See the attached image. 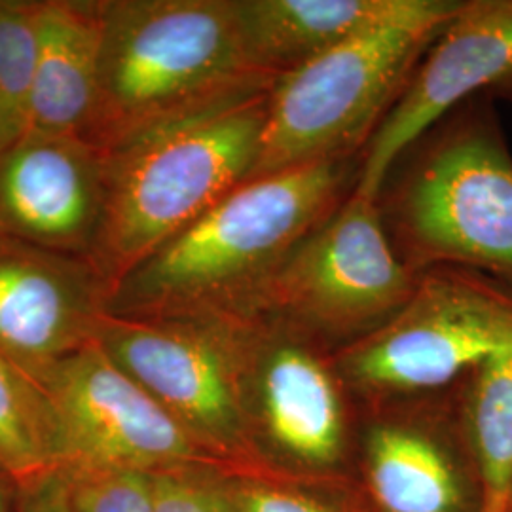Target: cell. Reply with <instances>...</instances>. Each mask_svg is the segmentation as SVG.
<instances>
[{"label": "cell", "mask_w": 512, "mask_h": 512, "mask_svg": "<svg viewBox=\"0 0 512 512\" xmlns=\"http://www.w3.org/2000/svg\"><path fill=\"white\" fill-rule=\"evenodd\" d=\"M512 512V511H511Z\"/></svg>", "instance_id": "cell-25"}, {"label": "cell", "mask_w": 512, "mask_h": 512, "mask_svg": "<svg viewBox=\"0 0 512 512\" xmlns=\"http://www.w3.org/2000/svg\"><path fill=\"white\" fill-rule=\"evenodd\" d=\"M65 484L74 512H158L143 471L73 467Z\"/></svg>", "instance_id": "cell-20"}, {"label": "cell", "mask_w": 512, "mask_h": 512, "mask_svg": "<svg viewBox=\"0 0 512 512\" xmlns=\"http://www.w3.org/2000/svg\"><path fill=\"white\" fill-rule=\"evenodd\" d=\"M505 353H512L511 289L444 266L418 275L403 310L344 349L338 368L368 393H420Z\"/></svg>", "instance_id": "cell-6"}, {"label": "cell", "mask_w": 512, "mask_h": 512, "mask_svg": "<svg viewBox=\"0 0 512 512\" xmlns=\"http://www.w3.org/2000/svg\"><path fill=\"white\" fill-rule=\"evenodd\" d=\"M107 287L84 258L0 238V353L38 376L95 340Z\"/></svg>", "instance_id": "cell-12"}, {"label": "cell", "mask_w": 512, "mask_h": 512, "mask_svg": "<svg viewBox=\"0 0 512 512\" xmlns=\"http://www.w3.org/2000/svg\"><path fill=\"white\" fill-rule=\"evenodd\" d=\"M95 342L200 444L247 437L239 319H143L103 313Z\"/></svg>", "instance_id": "cell-8"}, {"label": "cell", "mask_w": 512, "mask_h": 512, "mask_svg": "<svg viewBox=\"0 0 512 512\" xmlns=\"http://www.w3.org/2000/svg\"><path fill=\"white\" fill-rule=\"evenodd\" d=\"M37 38L29 133L84 139L97 101L99 2H38Z\"/></svg>", "instance_id": "cell-15"}, {"label": "cell", "mask_w": 512, "mask_h": 512, "mask_svg": "<svg viewBox=\"0 0 512 512\" xmlns=\"http://www.w3.org/2000/svg\"><path fill=\"white\" fill-rule=\"evenodd\" d=\"M461 6L427 0L416 14L366 29L279 76L251 177L359 158Z\"/></svg>", "instance_id": "cell-5"}, {"label": "cell", "mask_w": 512, "mask_h": 512, "mask_svg": "<svg viewBox=\"0 0 512 512\" xmlns=\"http://www.w3.org/2000/svg\"><path fill=\"white\" fill-rule=\"evenodd\" d=\"M478 95L512 107V0H463L368 141L355 192L378 200L404 154Z\"/></svg>", "instance_id": "cell-10"}, {"label": "cell", "mask_w": 512, "mask_h": 512, "mask_svg": "<svg viewBox=\"0 0 512 512\" xmlns=\"http://www.w3.org/2000/svg\"><path fill=\"white\" fill-rule=\"evenodd\" d=\"M99 14L97 101L84 139L101 152L177 110L274 78L247 59L236 0H105Z\"/></svg>", "instance_id": "cell-4"}, {"label": "cell", "mask_w": 512, "mask_h": 512, "mask_svg": "<svg viewBox=\"0 0 512 512\" xmlns=\"http://www.w3.org/2000/svg\"><path fill=\"white\" fill-rule=\"evenodd\" d=\"M368 482L385 512H465L467 505L452 459L435 440L404 425L372 429Z\"/></svg>", "instance_id": "cell-16"}, {"label": "cell", "mask_w": 512, "mask_h": 512, "mask_svg": "<svg viewBox=\"0 0 512 512\" xmlns=\"http://www.w3.org/2000/svg\"><path fill=\"white\" fill-rule=\"evenodd\" d=\"M148 475L158 512H239L230 494L198 478L177 471Z\"/></svg>", "instance_id": "cell-21"}, {"label": "cell", "mask_w": 512, "mask_h": 512, "mask_svg": "<svg viewBox=\"0 0 512 512\" xmlns=\"http://www.w3.org/2000/svg\"><path fill=\"white\" fill-rule=\"evenodd\" d=\"M37 10L33 0H0V154L31 129Z\"/></svg>", "instance_id": "cell-19"}, {"label": "cell", "mask_w": 512, "mask_h": 512, "mask_svg": "<svg viewBox=\"0 0 512 512\" xmlns=\"http://www.w3.org/2000/svg\"><path fill=\"white\" fill-rule=\"evenodd\" d=\"M463 425L478 476V512L512 511V353L469 370Z\"/></svg>", "instance_id": "cell-17"}, {"label": "cell", "mask_w": 512, "mask_h": 512, "mask_svg": "<svg viewBox=\"0 0 512 512\" xmlns=\"http://www.w3.org/2000/svg\"><path fill=\"white\" fill-rule=\"evenodd\" d=\"M0 512H6V499H4L2 490H0Z\"/></svg>", "instance_id": "cell-24"}, {"label": "cell", "mask_w": 512, "mask_h": 512, "mask_svg": "<svg viewBox=\"0 0 512 512\" xmlns=\"http://www.w3.org/2000/svg\"><path fill=\"white\" fill-rule=\"evenodd\" d=\"M54 414L61 458L73 467L173 471L200 442L95 340L37 378Z\"/></svg>", "instance_id": "cell-9"}, {"label": "cell", "mask_w": 512, "mask_h": 512, "mask_svg": "<svg viewBox=\"0 0 512 512\" xmlns=\"http://www.w3.org/2000/svg\"><path fill=\"white\" fill-rule=\"evenodd\" d=\"M38 495L40 497L37 505L33 507V512H74L65 480H61L59 484H54L50 488H44V492Z\"/></svg>", "instance_id": "cell-23"}, {"label": "cell", "mask_w": 512, "mask_h": 512, "mask_svg": "<svg viewBox=\"0 0 512 512\" xmlns=\"http://www.w3.org/2000/svg\"><path fill=\"white\" fill-rule=\"evenodd\" d=\"M277 78H256L137 129L105 156L88 255L110 289L255 171Z\"/></svg>", "instance_id": "cell-2"}, {"label": "cell", "mask_w": 512, "mask_h": 512, "mask_svg": "<svg viewBox=\"0 0 512 512\" xmlns=\"http://www.w3.org/2000/svg\"><path fill=\"white\" fill-rule=\"evenodd\" d=\"M105 200V156L73 135L27 133L0 154V228L88 262Z\"/></svg>", "instance_id": "cell-11"}, {"label": "cell", "mask_w": 512, "mask_h": 512, "mask_svg": "<svg viewBox=\"0 0 512 512\" xmlns=\"http://www.w3.org/2000/svg\"><path fill=\"white\" fill-rule=\"evenodd\" d=\"M239 512H332L306 495L279 488L247 484L228 492Z\"/></svg>", "instance_id": "cell-22"}, {"label": "cell", "mask_w": 512, "mask_h": 512, "mask_svg": "<svg viewBox=\"0 0 512 512\" xmlns=\"http://www.w3.org/2000/svg\"><path fill=\"white\" fill-rule=\"evenodd\" d=\"M416 283L385 232L378 202L353 190L294 249L249 317H270L308 336L365 338L403 310Z\"/></svg>", "instance_id": "cell-7"}, {"label": "cell", "mask_w": 512, "mask_h": 512, "mask_svg": "<svg viewBox=\"0 0 512 512\" xmlns=\"http://www.w3.org/2000/svg\"><path fill=\"white\" fill-rule=\"evenodd\" d=\"M247 414L306 463L336 461L346 433L342 393L308 334L270 317L239 319Z\"/></svg>", "instance_id": "cell-13"}, {"label": "cell", "mask_w": 512, "mask_h": 512, "mask_svg": "<svg viewBox=\"0 0 512 512\" xmlns=\"http://www.w3.org/2000/svg\"><path fill=\"white\" fill-rule=\"evenodd\" d=\"M59 458L54 414L42 387L0 353V467L31 476Z\"/></svg>", "instance_id": "cell-18"}, {"label": "cell", "mask_w": 512, "mask_h": 512, "mask_svg": "<svg viewBox=\"0 0 512 512\" xmlns=\"http://www.w3.org/2000/svg\"><path fill=\"white\" fill-rule=\"evenodd\" d=\"M376 202L410 272L463 268L512 291V152L492 99L448 112L391 169Z\"/></svg>", "instance_id": "cell-3"}, {"label": "cell", "mask_w": 512, "mask_h": 512, "mask_svg": "<svg viewBox=\"0 0 512 512\" xmlns=\"http://www.w3.org/2000/svg\"><path fill=\"white\" fill-rule=\"evenodd\" d=\"M359 158L251 177L124 275L105 311L143 319H245L294 249L346 202Z\"/></svg>", "instance_id": "cell-1"}, {"label": "cell", "mask_w": 512, "mask_h": 512, "mask_svg": "<svg viewBox=\"0 0 512 512\" xmlns=\"http://www.w3.org/2000/svg\"><path fill=\"white\" fill-rule=\"evenodd\" d=\"M427 0H236L239 33L256 73L279 78L344 40L416 14Z\"/></svg>", "instance_id": "cell-14"}]
</instances>
